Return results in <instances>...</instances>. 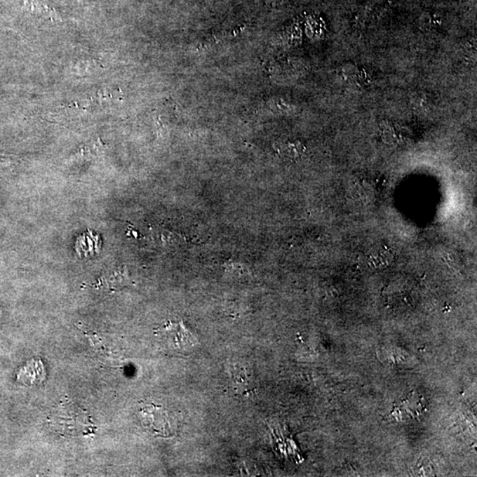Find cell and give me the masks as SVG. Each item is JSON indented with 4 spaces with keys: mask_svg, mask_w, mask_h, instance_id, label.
Wrapping results in <instances>:
<instances>
[{
    "mask_svg": "<svg viewBox=\"0 0 477 477\" xmlns=\"http://www.w3.org/2000/svg\"><path fill=\"white\" fill-rule=\"evenodd\" d=\"M104 152L105 146L100 141V139H98L97 142H91L90 145L81 147L79 151L71 156L69 162L83 163L93 161L98 156L103 155Z\"/></svg>",
    "mask_w": 477,
    "mask_h": 477,
    "instance_id": "cell-5",
    "label": "cell"
},
{
    "mask_svg": "<svg viewBox=\"0 0 477 477\" xmlns=\"http://www.w3.org/2000/svg\"><path fill=\"white\" fill-rule=\"evenodd\" d=\"M160 338L170 349L185 350L195 347L197 344L195 337L187 330L183 323L169 322L158 330Z\"/></svg>",
    "mask_w": 477,
    "mask_h": 477,
    "instance_id": "cell-2",
    "label": "cell"
},
{
    "mask_svg": "<svg viewBox=\"0 0 477 477\" xmlns=\"http://www.w3.org/2000/svg\"><path fill=\"white\" fill-rule=\"evenodd\" d=\"M131 284L132 281L129 277L127 268L121 267L110 274L102 276L94 286L97 289H104V290L112 292L117 291Z\"/></svg>",
    "mask_w": 477,
    "mask_h": 477,
    "instance_id": "cell-4",
    "label": "cell"
},
{
    "mask_svg": "<svg viewBox=\"0 0 477 477\" xmlns=\"http://www.w3.org/2000/svg\"><path fill=\"white\" fill-rule=\"evenodd\" d=\"M278 155L283 159H296L304 152V148L299 143H281L277 147Z\"/></svg>",
    "mask_w": 477,
    "mask_h": 477,
    "instance_id": "cell-6",
    "label": "cell"
},
{
    "mask_svg": "<svg viewBox=\"0 0 477 477\" xmlns=\"http://www.w3.org/2000/svg\"><path fill=\"white\" fill-rule=\"evenodd\" d=\"M98 65L94 60H81L74 65V73L79 74V76H88L97 71Z\"/></svg>",
    "mask_w": 477,
    "mask_h": 477,
    "instance_id": "cell-7",
    "label": "cell"
},
{
    "mask_svg": "<svg viewBox=\"0 0 477 477\" xmlns=\"http://www.w3.org/2000/svg\"><path fill=\"white\" fill-rule=\"evenodd\" d=\"M26 8L32 13L37 15H44L51 17V18H55L52 9L40 4L39 2L34 1V0H25Z\"/></svg>",
    "mask_w": 477,
    "mask_h": 477,
    "instance_id": "cell-8",
    "label": "cell"
},
{
    "mask_svg": "<svg viewBox=\"0 0 477 477\" xmlns=\"http://www.w3.org/2000/svg\"><path fill=\"white\" fill-rule=\"evenodd\" d=\"M13 160L11 156L0 154V168L12 165Z\"/></svg>",
    "mask_w": 477,
    "mask_h": 477,
    "instance_id": "cell-9",
    "label": "cell"
},
{
    "mask_svg": "<svg viewBox=\"0 0 477 477\" xmlns=\"http://www.w3.org/2000/svg\"><path fill=\"white\" fill-rule=\"evenodd\" d=\"M17 380L27 387L40 386L46 380V369L41 359H33L20 368Z\"/></svg>",
    "mask_w": 477,
    "mask_h": 477,
    "instance_id": "cell-3",
    "label": "cell"
},
{
    "mask_svg": "<svg viewBox=\"0 0 477 477\" xmlns=\"http://www.w3.org/2000/svg\"><path fill=\"white\" fill-rule=\"evenodd\" d=\"M143 426L153 435L170 438L175 435V422L170 417L168 411L161 407L146 405L141 411Z\"/></svg>",
    "mask_w": 477,
    "mask_h": 477,
    "instance_id": "cell-1",
    "label": "cell"
}]
</instances>
